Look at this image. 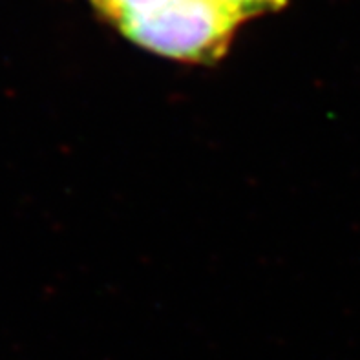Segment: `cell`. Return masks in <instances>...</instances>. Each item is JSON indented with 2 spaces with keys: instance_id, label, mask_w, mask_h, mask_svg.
Returning a JSON list of instances; mask_svg holds the SVG:
<instances>
[{
  "instance_id": "obj_1",
  "label": "cell",
  "mask_w": 360,
  "mask_h": 360,
  "mask_svg": "<svg viewBox=\"0 0 360 360\" xmlns=\"http://www.w3.org/2000/svg\"><path fill=\"white\" fill-rule=\"evenodd\" d=\"M240 24L216 0H169L150 13L127 18L119 30L161 57L210 64L224 57Z\"/></svg>"
},
{
  "instance_id": "obj_2",
  "label": "cell",
  "mask_w": 360,
  "mask_h": 360,
  "mask_svg": "<svg viewBox=\"0 0 360 360\" xmlns=\"http://www.w3.org/2000/svg\"><path fill=\"white\" fill-rule=\"evenodd\" d=\"M101 13L112 18L115 24H121L127 18L137 15L150 13L154 9L161 8L169 0H91Z\"/></svg>"
},
{
  "instance_id": "obj_3",
  "label": "cell",
  "mask_w": 360,
  "mask_h": 360,
  "mask_svg": "<svg viewBox=\"0 0 360 360\" xmlns=\"http://www.w3.org/2000/svg\"><path fill=\"white\" fill-rule=\"evenodd\" d=\"M219 6H224L229 13L243 22L247 18L258 17L264 13H273L285 6L288 0H216Z\"/></svg>"
}]
</instances>
